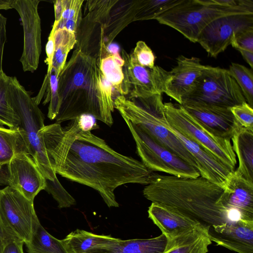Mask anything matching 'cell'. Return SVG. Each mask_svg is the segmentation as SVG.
<instances>
[{
  "instance_id": "6",
  "label": "cell",
  "mask_w": 253,
  "mask_h": 253,
  "mask_svg": "<svg viewBox=\"0 0 253 253\" xmlns=\"http://www.w3.org/2000/svg\"><path fill=\"white\" fill-rule=\"evenodd\" d=\"M8 95L14 111L20 119L29 154L42 172L45 179H57L48 159L40 134L44 126V116L38 105L22 85L16 77H10Z\"/></svg>"
},
{
  "instance_id": "21",
  "label": "cell",
  "mask_w": 253,
  "mask_h": 253,
  "mask_svg": "<svg viewBox=\"0 0 253 253\" xmlns=\"http://www.w3.org/2000/svg\"><path fill=\"white\" fill-rule=\"evenodd\" d=\"M148 217L157 225L167 241L187 233L201 224L173 208L152 203L148 210Z\"/></svg>"
},
{
  "instance_id": "14",
  "label": "cell",
  "mask_w": 253,
  "mask_h": 253,
  "mask_svg": "<svg viewBox=\"0 0 253 253\" xmlns=\"http://www.w3.org/2000/svg\"><path fill=\"white\" fill-rule=\"evenodd\" d=\"M4 182L34 202L35 197L44 190L46 180L42 172L28 153L16 154L6 165Z\"/></svg>"
},
{
  "instance_id": "26",
  "label": "cell",
  "mask_w": 253,
  "mask_h": 253,
  "mask_svg": "<svg viewBox=\"0 0 253 253\" xmlns=\"http://www.w3.org/2000/svg\"><path fill=\"white\" fill-rule=\"evenodd\" d=\"M110 235H97L79 229L61 240L68 253H86L90 249L118 240Z\"/></svg>"
},
{
  "instance_id": "8",
  "label": "cell",
  "mask_w": 253,
  "mask_h": 253,
  "mask_svg": "<svg viewBox=\"0 0 253 253\" xmlns=\"http://www.w3.org/2000/svg\"><path fill=\"white\" fill-rule=\"evenodd\" d=\"M169 125L184 137L209 151L233 170L237 164L236 156L231 140L217 137L200 125L178 104L164 103Z\"/></svg>"
},
{
  "instance_id": "36",
  "label": "cell",
  "mask_w": 253,
  "mask_h": 253,
  "mask_svg": "<svg viewBox=\"0 0 253 253\" xmlns=\"http://www.w3.org/2000/svg\"><path fill=\"white\" fill-rule=\"evenodd\" d=\"M230 44L238 50L243 49L253 52V26L246 27L235 32L232 37Z\"/></svg>"
},
{
  "instance_id": "41",
  "label": "cell",
  "mask_w": 253,
  "mask_h": 253,
  "mask_svg": "<svg viewBox=\"0 0 253 253\" xmlns=\"http://www.w3.org/2000/svg\"><path fill=\"white\" fill-rule=\"evenodd\" d=\"M6 21L7 19L0 13V72L2 70V61L4 49L6 41Z\"/></svg>"
},
{
  "instance_id": "3",
  "label": "cell",
  "mask_w": 253,
  "mask_h": 253,
  "mask_svg": "<svg viewBox=\"0 0 253 253\" xmlns=\"http://www.w3.org/2000/svg\"><path fill=\"white\" fill-rule=\"evenodd\" d=\"M223 190L201 176L190 178L156 173L143 194L152 203L173 208L211 226L234 222L218 204Z\"/></svg>"
},
{
  "instance_id": "39",
  "label": "cell",
  "mask_w": 253,
  "mask_h": 253,
  "mask_svg": "<svg viewBox=\"0 0 253 253\" xmlns=\"http://www.w3.org/2000/svg\"><path fill=\"white\" fill-rule=\"evenodd\" d=\"M64 7L61 18L58 24H61L68 19L82 16V6L84 0H63Z\"/></svg>"
},
{
  "instance_id": "17",
  "label": "cell",
  "mask_w": 253,
  "mask_h": 253,
  "mask_svg": "<svg viewBox=\"0 0 253 253\" xmlns=\"http://www.w3.org/2000/svg\"><path fill=\"white\" fill-rule=\"evenodd\" d=\"M181 106L196 122L217 137L231 140L242 127L230 108L208 105Z\"/></svg>"
},
{
  "instance_id": "48",
  "label": "cell",
  "mask_w": 253,
  "mask_h": 253,
  "mask_svg": "<svg viewBox=\"0 0 253 253\" xmlns=\"http://www.w3.org/2000/svg\"><path fill=\"white\" fill-rule=\"evenodd\" d=\"M3 166H0V185L4 184V170L2 169Z\"/></svg>"
},
{
  "instance_id": "12",
  "label": "cell",
  "mask_w": 253,
  "mask_h": 253,
  "mask_svg": "<svg viewBox=\"0 0 253 253\" xmlns=\"http://www.w3.org/2000/svg\"><path fill=\"white\" fill-rule=\"evenodd\" d=\"M124 88L128 99L146 98L164 93L169 71L155 66L152 69L139 65L131 53L122 51Z\"/></svg>"
},
{
  "instance_id": "37",
  "label": "cell",
  "mask_w": 253,
  "mask_h": 253,
  "mask_svg": "<svg viewBox=\"0 0 253 253\" xmlns=\"http://www.w3.org/2000/svg\"><path fill=\"white\" fill-rule=\"evenodd\" d=\"M136 62L141 66L152 69L155 66V55L151 49L142 41H138L131 53Z\"/></svg>"
},
{
  "instance_id": "32",
  "label": "cell",
  "mask_w": 253,
  "mask_h": 253,
  "mask_svg": "<svg viewBox=\"0 0 253 253\" xmlns=\"http://www.w3.org/2000/svg\"><path fill=\"white\" fill-rule=\"evenodd\" d=\"M99 68L106 79L121 95L126 96L124 88V75L123 67L115 59L112 54L98 60Z\"/></svg>"
},
{
  "instance_id": "28",
  "label": "cell",
  "mask_w": 253,
  "mask_h": 253,
  "mask_svg": "<svg viewBox=\"0 0 253 253\" xmlns=\"http://www.w3.org/2000/svg\"><path fill=\"white\" fill-rule=\"evenodd\" d=\"M55 51L52 61V68L59 77L64 67L69 52L77 42L75 33L65 27L57 28L54 32Z\"/></svg>"
},
{
  "instance_id": "29",
  "label": "cell",
  "mask_w": 253,
  "mask_h": 253,
  "mask_svg": "<svg viewBox=\"0 0 253 253\" xmlns=\"http://www.w3.org/2000/svg\"><path fill=\"white\" fill-rule=\"evenodd\" d=\"M25 245L29 253H68L61 240L51 235L41 224Z\"/></svg>"
},
{
  "instance_id": "10",
  "label": "cell",
  "mask_w": 253,
  "mask_h": 253,
  "mask_svg": "<svg viewBox=\"0 0 253 253\" xmlns=\"http://www.w3.org/2000/svg\"><path fill=\"white\" fill-rule=\"evenodd\" d=\"M33 202L9 186L0 189V224L15 241L28 243L41 224Z\"/></svg>"
},
{
  "instance_id": "7",
  "label": "cell",
  "mask_w": 253,
  "mask_h": 253,
  "mask_svg": "<svg viewBox=\"0 0 253 253\" xmlns=\"http://www.w3.org/2000/svg\"><path fill=\"white\" fill-rule=\"evenodd\" d=\"M246 101L228 70L206 65L181 105H208L230 108Z\"/></svg>"
},
{
  "instance_id": "45",
  "label": "cell",
  "mask_w": 253,
  "mask_h": 253,
  "mask_svg": "<svg viewBox=\"0 0 253 253\" xmlns=\"http://www.w3.org/2000/svg\"><path fill=\"white\" fill-rule=\"evenodd\" d=\"M238 51L252 69L253 68V52L243 49H240Z\"/></svg>"
},
{
  "instance_id": "33",
  "label": "cell",
  "mask_w": 253,
  "mask_h": 253,
  "mask_svg": "<svg viewBox=\"0 0 253 253\" xmlns=\"http://www.w3.org/2000/svg\"><path fill=\"white\" fill-rule=\"evenodd\" d=\"M231 76L240 88L246 101L253 108V74L243 65L232 63L228 70Z\"/></svg>"
},
{
  "instance_id": "22",
  "label": "cell",
  "mask_w": 253,
  "mask_h": 253,
  "mask_svg": "<svg viewBox=\"0 0 253 253\" xmlns=\"http://www.w3.org/2000/svg\"><path fill=\"white\" fill-rule=\"evenodd\" d=\"M167 241L162 234L149 239L118 240L94 247L86 253H163Z\"/></svg>"
},
{
  "instance_id": "30",
  "label": "cell",
  "mask_w": 253,
  "mask_h": 253,
  "mask_svg": "<svg viewBox=\"0 0 253 253\" xmlns=\"http://www.w3.org/2000/svg\"><path fill=\"white\" fill-rule=\"evenodd\" d=\"M9 78L3 71L0 72V126L15 128L19 127L20 119L8 95Z\"/></svg>"
},
{
  "instance_id": "34",
  "label": "cell",
  "mask_w": 253,
  "mask_h": 253,
  "mask_svg": "<svg viewBox=\"0 0 253 253\" xmlns=\"http://www.w3.org/2000/svg\"><path fill=\"white\" fill-rule=\"evenodd\" d=\"M58 76L53 68L49 74V83L46 88L44 105L49 102L47 117L50 120L55 119L58 111L59 97L58 94Z\"/></svg>"
},
{
  "instance_id": "18",
  "label": "cell",
  "mask_w": 253,
  "mask_h": 253,
  "mask_svg": "<svg viewBox=\"0 0 253 253\" xmlns=\"http://www.w3.org/2000/svg\"><path fill=\"white\" fill-rule=\"evenodd\" d=\"M208 236L217 246L238 253H253V221L238 220L211 226Z\"/></svg>"
},
{
  "instance_id": "13",
  "label": "cell",
  "mask_w": 253,
  "mask_h": 253,
  "mask_svg": "<svg viewBox=\"0 0 253 253\" xmlns=\"http://www.w3.org/2000/svg\"><path fill=\"white\" fill-rule=\"evenodd\" d=\"M40 0H14L12 8L18 13L23 26L24 45L20 59L24 72H34L39 66L42 51Z\"/></svg>"
},
{
  "instance_id": "19",
  "label": "cell",
  "mask_w": 253,
  "mask_h": 253,
  "mask_svg": "<svg viewBox=\"0 0 253 253\" xmlns=\"http://www.w3.org/2000/svg\"><path fill=\"white\" fill-rule=\"evenodd\" d=\"M205 66L197 57L179 56L177 65L169 71L164 93L181 105L182 98L191 90Z\"/></svg>"
},
{
  "instance_id": "20",
  "label": "cell",
  "mask_w": 253,
  "mask_h": 253,
  "mask_svg": "<svg viewBox=\"0 0 253 253\" xmlns=\"http://www.w3.org/2000/svg\"><path fill=\"white\" fill-rule=\"evenodd\" d=\"M165 123L194 158L200 175L224 188L235 170L227 167L203 147L179 133L169 125L167 119Z\"/></svg>"
},
{
  "instance_id": "44",
  "label": "cell",
  "mask_w": 253,
  "mask_h": 253,
  "mask_svg": "<svg viewBox=\"0 0 253 253\" xmlns=\"http://www.w3.org/2000/svg\"><path fill=\"white\" fill-rule=\"evenodd\" d=\"M54 7L55 12V22H60L64 7L63 0H57L54 1Z\"/></svg>"
},
{
  "instance_id": "16",
  "label": "cell",
  "mask_w": 253,
  "mask_h": 253,
  "mask_svg": "<svg viewBox=\"0 0 253 253\" xmlns=\"http://www.w3.org/2000/svg\"><path fill=\"white\" fill-rule=\"evenodd\" d=\"M223 189L218 203L232 219L253 221V183L235 169Z\"/></svg>"
},
{
  "instance_id": "42",
  "label": "cell",
  "mask_w": 253,
  "mask_h": 253,
  "mask_svg": "<svg viewBox=\"0 0 253 253\" xmlns=\"http://www.w3.org/2000/svg\"><path fill=\"white\" fill-rule=\"evenodd\" d=\"M24 244L21 241H13L7 244L3 253H24L23 249Z\"/></svg>"
},
{
  "instance_id": "38",
  "label": "cell",
  "mask_w": 253,
  "mask_h": 253,
  "mask_svg": "<svg viewBox=\"0 0 253 253\" xmlns=\"http://www.w3.org/2000/svg\"><path fill=\"white\" fill-rule=\"evenodd\" d=\"M242 127L253 129V108L245 102L230 108Z\"/></svg>"
},
{
  "instance_id": "27",
  "label": "cell",
  "mask_w": 253,
  "mask_h": 253,
  "mask_svg": "<svg viewBox=\"0 0 253 253\" xmlns=\"http://www.w3.org/2000/svg\"><path fill=\"white\" fill-rule=\"evenodd\" d=\"M21 152L29 154L22 129L19 127L11 128L0 126V166L7 165Z\"/></svg>"
},
{
  "instance_id": "2",
  "label": "cell",
  "mask_w": 253,
  "mask_h": 253,
  "mask_svg": "<svg viewBox=\"0 0 253 253\" xmlns=\"http://www.w3.org/2000/svg\"><path fill=\"white\" fill-rule=\"evenodd\" d=\"M112 88L99 68L98 60L75 49L58 77L59 104L56 123L85 114L112 126Z\"/></svg>"
},
{
  "instance_id": "43",
  "label": "cell",
  "mask_w": 253,
  "mask_h": 253,
  "mask_svg": "<svg viewBox=\"0 0 253 253\" xmlns=\"http://www.w3.org/2000/svg\"><path fill=\"white\" fill-rule=\"evenodd\" d=\"M13 241L15 240L5 232L0 224V253H3L5 247Z\"/></svg>"
},
{
  "instance_id": "40",
  "label": "cell",
  "mask_w": 253,
  "mask_h": 253,
  "mask_svg": "<svg viewBox=\"0 0 253 253\" xmlns=\"http://www.w3.org/2000/svg\"><path fill=\"white\" fill-rule=\"evenodd\" d=\"M58 24V22L54 21L45 46V52L46 54V63L47 65V74L43 83V84H47L48 83L49 74L52 68V61L55 51L54 32Z\"/></svg>"
},
{
  "instance_id": "1",
  "label": "cell",
  "mask_w": 253,
  "mask_h": 253,
  "mask_svg": "<svg viewBox=\"0 0 253 253\" xmlns=\"http://www.w3.org/2000/svg\"><path fill=\"white\" fill-rule=\"evenodd\" d=\"M56 174L95 190L109 207H118L114 191L120 186L149 184L156 173L141 161L122 155L86 129L79 117L65 127L54 123L41 130Z\"/></svg>"
},
{
  "instance_id": "9",
  "label": "cell",
  "mask_w": 253,
  "mask_h": 253,
  "mask_svg": "<svg viewBox=\"0 0 253 253\" xmlns=\"http://www.w3.org/2000/svg\"><path fill=\"white\" fill-rule=\"evenodd\" d=\"M135 142L137 152L142 163L153 171L170 175L195 178L198 170L161 145L142 127L124 119Z\"/></svg>"
},
{
  "instance_id": "4",
  "label": "cell",
  "mask_w": 253,
  "mask_h": 253,
  "mask_svg": "<svg viewBox=\"0 0 253 253\" xmlns=\"http://www.w3.org/2000/svg\"><path fill=\"white\" fill-rule=\"evenodd\" d=\"M114 105L124 120L142 127L161 145L197 169L194 158L166 125L161 94L133 99L119 95L114 99Z\"/></svg>"
},
{
  "instance_id": "46",
  "label": "cell",
  "mask_w": 253,
  "mask_h": 253,
  "mask_svg": "<svg viewBox=\"0 0 253 253\" xmlns=\"http://www.w3.org/2000/svg\"><path fill=\"white\" fill-rule=\"evenodd\" d=\"M14 0H0V10H8L12 8Z\"/></svg>"
},
{
  "instance_id": "24",
  "label": "cell",
  "mask_w": 253,
  "mask_h": 253,
  "mask_svg": "<svg viewBox=\"0 0 253 253\" xmlns=\"http://www.w3.org/2000/svg\"><path fill=\"white\" fill-rule=\"evenodd\" d=\"M233 150L238 158L236 169L253 183V129L241 127L232 136Z\"/></svg>"
},
{
  "instance_id": "35",
  "label": "cell",
  "mask_w": 253,
  "mask_h": 253,
  "mask_svg": "<svg viewBox=\"0 0 253 253\" xmlns=\"http://www.w3.org/2000/svg\"><path fill=\"white\" fill-rule=\"evenodd\" d=\"M45 180L44 190L56 201L59 208H69L76 204L75 199L65 189L58 179L54 181Z\"/></svg>"
},
{
  "instance_id": "31",
  "label": "cell",
  "mask_w": 253,
  "mask_h": 253,
  "mask_svg": "<svg viewBox=\"0 0 253 253\" xmlns=\"http://www.w3.org/2000/svg\"><path fill=\"white\" fill-rule=\"evenodd\" d=\"M182 0H139L135 21L156 19Z\"/></svg>"
},
{
  "instance_id": "23",
  "label": "cell",
  "mask_w": 253,
  "mask_h": 253,
  "mask_svg": "<svg viewBox=\"0 0 253 253\" xmlns=\"http://www.w3.org/2000/svg\"><path fill=\"white\" fill-rule=\"evenodd\" d=\"M209 227L200 224L187 233L167 240L163 253H207L212 243L208 236Z\"/></svg>"
},
{
  "instance_id": "25",
  "label": "cell",
  "mask_w": 253,
  "mask_h": 253,
  "mask_svg": "<svg viewBox=\"0 0 253 253\" xmlns=\"http://www.w3.org/2000/svg\"><path fill=\"white\" fill-rule=\"evenodd\" d=\"M139 3V0H118L112 7L105 31L107 46L124 29L134 21Z\"/></svg>"
},
{
  "instance_id": "47",
  "label": "cell",
  "mask_w": 253,
  "mask_h": 253,
  "mask_svg": "<svg viewBox=\"0 0 253 253\" xmlns=\"http://www.w3.org/2000/svg\"><path fill=\"white\" fill-rule=\"evenodd\" d=\"M107 49L109 53L113 55H117L119 53V47L116 44L111 43L107 46Z\"/></svg>"
},
{
  "instance_id": "11",
  "label": "cell",
  "mask_w": 253,
  "mask_h": 253,
  "mask_svg": "<svg viewBox=\"0 0 253 253\" xmlns=\"http://www.w3.org/2000/svg\"><path fill=\"white\" fill-rule=\"evenodd\" d=\"M118 0L86 1L84 17L75 34L76 49L97 60L110 54L105 43V31L110 12Z\"/></svg>"
},
{
  "instance_id": "15",
  "label": "cell",
  "mask_w": 253,
  "mask_h": 253,
  "mask_svg": "<svg viewBox=\"0 0 253 253\" xmlns=\"http://www.w3.org/2000/svg\"><path fill=\"white\" fill-rule=\"evenodd\" d=\"M253 26V14L225 16L211 22L200 34L198 42L211 57H216L231 44L233 34Z\"/></svg>"
},
{
  "instance_id": "5",
  "label": "cell",
  "mask_w": 253,
  "mask_h": 253,
  "mask_svg": "<svg viewBox=\"0 0 253 253\" xmlns=\"http://www.w3.org/2000/svg\"><path fill=\"white\" fill-rule=\"evenodd\" d=\"M253 14V1L243 5L229 7L217 4L215 0H182L156 20L197 42L204 29L219 18L234 14Z\"/></svg>"
}]
</instances>
